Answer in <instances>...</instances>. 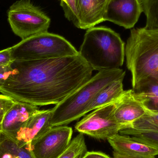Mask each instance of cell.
Segmentation results:
<instances>
[{"mask_svg": "<svg viewBox=\"0 0 158 158\" xmlns=\"http://www.w3.org/2000/svg\"><path fill=\"white\" fill-rule=\"evenodd\" d=\"M39 110L38 106L16 101L4 117L1 123L2 133L11 136Z\"/></svg>", "mask_w": 158, "mask_h": 158, "instance_id": "obj_12", "label": "cell"}, {"mask_svg": "<svg viewBox=\"0 0 158 158\" xmlns=\"http://www.w3.org/2000/svg\"><path fill=\"white\" fill-rule=\"evenodd\" d=\"M65 17L77 27H79V21L77 7V0H60Z\"/></svg>", "mask_w": 158, "mask_h": 158, "instance_id": "obj_22", "label": "cell"}, {"mask_svg": "<svg viewBox=\"0 0 158 158\" xmlns=\"http://www.w3.org/2000/svg\"><path fill=\"white\" fill-rule=\"evenodd\" d=\"M113 158H156L155 156H131L120 154L113 151Z\"/></svg>", "mask_w": 158, "mask_h": 158, "instance_id": "obj_27", "label": "cell"}, {"mask_svg": "<svg viewBox=\"0 0 158 158\" xmlns=\"http://www.w3.org/2000/svg\"><path fill=\"white\" fill-rule=\"evenodd\" d=\"M123 79L115 80L100 90L92 102L89 111L115 103L119 99L125 91L123 88Z\"/></svg>", "mask_w": 158, "mask_h": 158, "instance_id": "obj_15", "label": "cell"}, {"mask_svg": "<svg viewBox=\"0 0 158 158\" xmlns=\"http://www.w3.org/2000/svg\"><path fill=\"white\" fill-rule=\"evenodd\" d=\"M109 0H77L78 28L88 29L104 21Z\"/></svg>", "mask_w": 158, "mask_h": 158, "instance_id": "obj_13", "label": "cell"}, {"mask_svg": "<svg viewBox=\"0 0 158 158\" xmlns=\"http://www.w3.org/2000/svg\"><path fill=\"white\" fill-rule=\"evenodd\" d=\"M72 128L67 126L51 127L30 144L29 148L35 158H57L70 144Z\"/></svg>", "mask_w": 158, "mask_h": 158, "instance_id": "obj_8", "label": "cell"}, {"mask_svg": "<svg viewBox=\"0 0 158 158\" xmlns=\"http://www.w3.org/2000/svg\"><path fill=\"white\" fill-rule=\"evenodd\" d=\"M125 56L133 90L149 80L158 79V30L145 27L131 30Z\"/></svg>", "mask_w": 158, "mask_h": 158, "instance_id": "obj_2", "label": "cell"}, {"mask_svg": "<svg viewBox=\"0 0 158 158\" xmlns=\"http://www.w3.org/2000/svg\"><path fill=\"white\" fill-rule=\"evenodd\" d=\"M15 100L8 96L0 94V124H1L6 112L15 103Z\"/></svg>", "mask_w": 158, "mask_h": 158, "instance_id": "obj_23", "label": "cell"}, {"mask_svg": "<svg viewBox=\"0 0 158 158\" xmlns=\"http://www.w3.org/2000/svg\"><path fill=\"white\" fill-rule=\"evenodd\" d=\"M82 158H112L105 153L98 151H87Z\"/></svg>", "mask_w": 158, "mask_h": 158, "instance_id": "obj_26", "label": "cell"}, {"mask_svg": "<svg viewBox=\"0 0 158 158\" xmlns=\"http://www.w3.org/2000/svg\"><path fill=\"white\" fill-rule=\"evenodd\" d=\"M0 158H35L29 148L20 147L8 135L2 133L0 137Z\"/></svg>", "mask_w": 158, "mask_h": 158, "instance_id": "obj_17", "label": "cell"}, {"mask_svg": "<svg viewBox=\"0 0 158 158\" xmlns=\"http://www.w3.org/2000/svg\"><path fill=\"white\" fill-rule=\"evenodd\" d=\"M142 12L140 0H109L104 21L131 29L137 23Z\"/></svg>", "mask_w": 158, "mask_h": 158, "instance_id": "obj_9", "label": "cell"}, {"mask_svg": "<svg viewBox=\"0 0 158 158\" xmlns=\"http://www.w3.org/2000/svg\"><path fill=\"white\" fill-rule=\"evenodd\" d=\"M14 73L0 93L37 106L57 105L92 78L93 69L79 54L74 56L13 61Z\"/></svg>", "mask_w": 158, "mask_h": 158, "instance_id": "obj_1", "label": "cell"}, {"mask_svg": "<svg viewBox=\"0 0 158 158\" xmlns=\"http://www.w3.org/2000/svg\"><path fill=\"white\" fill-rule=\"evenodd\" d=\"M2 128H1V124H0V137H1V134H2Z\"/></svg>", "mask_w": 158, "mask_h": 158, "instance_id": "obj_28", "label": "cell"}, {"mask_svg": "<svg viewBox=\"0 0 158 158\" xmlns=\"http://www.w3.org/2000/svg\"><path fill=\"white\" fill-rule=\"evenodd\" d=\"M113 151L131 156H156L158 149L135 140L132 136L118 133L107 139Z\"/></svg>", "mask_w": 158, "mask_h": 158, "instance_id": "obj_14", "label": "cell"}, {"mask_svg": "<svg viewBox=\"0 0 158 158\" xmlns=\"http://www.w3.org/2000/svg\"><path fill=\"white\" fill-rule=\"evenodd\" d=\"M133 91L135 97L148 111L158 112V79L149 80Z\"/></svg>", "mask_w": 158, "mask_h": 158, "instance_id": "obj_16", "label": "cell"}, {"mask_svg": "<svg viewBox=\"0 0 158 158\" xmlns=\"http://www.w3.org/2000/svg\"><path fill=\"white\" fill-rule=\"evenodd\" d=\"M13 61H29L74 56L77 49L64 38L48 31L22 40L11 47Z\"/></svg>", "mask_w": 158, "mask_h": 158, "instance_id": "obj_5", "label": "cell"}, {"mask_svg": "<svg viewBox=\"0 0 158 158\" xmlns=\"http://www.w3.org/2000/svg\"><path fill=\"white\" fill-rule=\"evenodd\" d=\"M125 76L120 69L98 72L52 109L51 127L67 125L85 115L100 90Z\"/></svg>", "mask_w": 158, "mask_h": 158, "instance_id": "obj_4", "label": "cell"}, {"mask_svg": "<svg viewBox=\"0 0 158 158\" xmlns=\"http://www.w3.org/2000/svg\"><path fill=\"white\" fill-rule=\"evenodd\" d=\"M13 62L11 53V47L0 51V66L10 65Z\"/></svg>", "mask_w": 158, "mask_h": 158, "instance_id": "obj_24", "label": "cell"}, {"mask_svg": "<svg viewBox=\"0 0 158 158\" xmlns=\"http://www.w3.org/2000/svg\"><path fill=\"white\" fill-rule=\"evenodd\" d=\"M14 70L11 66H0V87L3 85L7 78L14 73Z\"/></svg>", "mask_w": 158, "mask_h": 158, "instance_id": "obj_25", "label": "cell"}, {"mask_svg": "<svg viewBox=\"0 0 158 158\" xmlns=\"http://www.w3.org/2000/svg\"><path fill=\"white\" fill-rule=\"evenodd\" d=\"M7 17L13 32L22 40L48 31L50 18L31 0H18L7 10Z\"/></svg>", "mask_w": 158, "mask_h": 158, "instance_id": "obj_6", "label": "cell"}, {"mask_svg": "<svg viewBox=\"0 0 158 158\" xmlns=\"http://www.w3.org/2000/svg\"><path fill=\"white\" fill-rule=\"evenodd\" d=\"M119 134L132 136L135 140L158 149V132L138 131L130 128L121 129Z\"/></svg>", "mask_w": 158, "mask_h": 158, "instance_id": "obj_20", "label": "cell"}, {"mask_svg": "<svg viewBox=\"0 0 158 158\" xmlns=\"http://www.w3.org/2000/svg\"><path fill=\"white\" fill-rule=\"evenodd\" d=\"M115 105L114 116L118 123L123 126L122 129L147 113L143 105L135 97L133 89L124 91Z\"/></svg>", "mask_w": 158, "mask_h": 158, "instance_id": "obj_11", "label": "cell"}, {"mask_svg": "<svg viewBox=\"0 0 158 158\" xmlns=\"http://www.w3.org/2000/svg\"><path fill=\"white\" fill-rule=\"evenodd\" d=\"M78 52L93 70H113L123 64L125 44L120 35L111 29L93 27L86 31Z\"/></svg>", "mask_w": 158, "mask_h": 158, "instance_id": "obj_3", "label": "cell"}, {"mask_svg": "<svg viewBox=\"0 0 158 158\" xmlns=\"http://www.w3.org/2000/svg\"><path fill=\"white\" fill-rule=\"evenodd\" d=\"M143 12L146 16L147 29L158 30V0H140Z\"/></svg>", "mask_w": 158, "mask_h": 158, "instance_id": "obj_19", "label": "cell"}, {"mask_svg": "<svg viewBox=\"0 0 158 158\" xmlns=\"http://www.w3.org/2000/svg\"><path fill=\"white\" fill-rule=\"evenodd\" d=\"M125 128L158 132V112L147 111L145 115Z\"/></svg>", "mask_w": 158, "mask_h": 158, "instance_id": "obj_21", "label": "cell"}, {"mask_svg": "<svg viewBox=\"0 0 158 158\" xmlns=\"http://www.w3.org/2000/svg\"><path fill=\"white\" fill-rule=\"evenodd\" d=\"M52 110H40L17 132L9 137L19 146L28 145L52 127Z\"/></svg>", "mask_w": 158, "mask_h": 158, "instance_id": "obj_10", "label": "cell"}, {"mask_svg": "<svg viewBox=\"0 0 158 158\" xmlns=\"http://www.w3.org/2000/svg\"><path fill=\"white\" fill-rule=\"evenodd\" d=\"M87 152L84 134L79 133L57 158H82Z\"/></svg>", "mask_w": 158, "mask_h": 158, "instance_id": "obj_18", "label": "cell"}, {"mask_svg": "<svg viewBox=\"0 0 158 158\" xmlns=\"http://www.w3.org/2000/svg\"><path fill=\"white\" fill-rule=\"evenodd\" d=\"M115 107L114 103L94 110L76 124L75 130L97 140H107L123 128L114 116Z\"/></svg>", "mask_w": 158, "mask_h": 158, "instance_id": "obj_7", "label": "cell"}, {"mask_svg": "<svg viewBox=\"0 0 158 158\" xmlns=\"http://www.w3.org/2000/svg\"></svg>", "mask_w": 158, "mask_h": 158, "instance_id": "obj_29", "label": "cell"}]
</instances>
